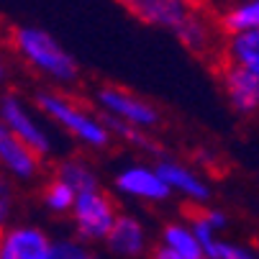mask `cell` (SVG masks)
Listing matches in <instances>:
<instances>
[{"label":"cell","mask_w":259,"mask_h":259,"mask_svg":"<svg viewBox=\"0 0 259 259\" xmlns=\"http://www.w3.org/2000/svg\"><path fill=\"white\" fill-rule=\"evenodd\" d=\"M13 52L39 75L57 85H75L80 80V64L54 36L39 26H16L11 31Z\"/></svg>","instance_id":"cell-1"},{"label":"cell","mask_w":259,"mask_h":259,"mask_svg":"<svg viewBox=\"0 0 259 259\" xmlns=\"http://www.w3.org/2000/svg\"><path fill=\"white\" fill-rule=\"evenodd\" d=\"M33 105H36L39 113L52 118L62 131H67L75 141H80L85 149L103 152V149L110 146L113 134H110L108 126L103 123L100 113L80 105L77 100L67 98L64 93H57V90H49V88H39L33 93Z\"/></svg>","instance_id":"cell-2"},{"label":"cell","mask_w":259,"mask_h":259,"mask_svg":"<svg viewBox=\"0 0 259 259\" xmlns=\"http://www.w3.org/2000/svg\"><path fill=\"white\" fill-rule=\"evenodd\" d=\"M0 118H3V123L41 159H47L54 152V141H52L47 126L39 121V116H36V105H31L18 93H13V90L0 93Z\"/></svg>","instance_id":"cell-3"},{"label":"cell","mask_w":259,"mask_h":259,"mask_svg":"<svg viewBox=\"0 0 259 259\" xmlns=\"http://www.w3.org/2000/svg\"><path fill=\"white\" fill-rule=\"evenodd\" d=\"M118 208L116 200L110 198L103 188L88 190L77 195V203L72 208V224H75V234L82 244H95L108 239V234L113 231L116 221H118Z\"/></svg>","instance_id":"cell-4"},{"label":"cell","mask_w":259,"mask_h":259,"mask_svg":"<svg viewBox=\"0 0 259 259\" xmlns=\"http://www.w3.org/2000/svg\"><path fill=\"white\" fill-rule=\"evenodd\" d=\"M95 105L100 108L103 116H113L128 126H136L141 131H154L162 123L159 108L152 105L149 100H144L118 85H103L95 90Z\"/></svg>","instance_id":"cell-5"},{"label":"cell","mask_w":259,"mask_h":259,"mask_svg":"<svg viewBox=\"0 0 259 259\" xmlns=\"http://www.w3.org/2000/svg\"><path fill=\"white\" fill-rule=\"evenodd\" d=\"M121 3L141 23L164 28L172 36H177L185 28V23L200 11L195 0H121Z\"/></svg>","instance_id":"cell-6"},{"label":"cell","mask_w":259,"mask_h":259,"mask_svg":"<svg viewBox=\"0 0 259 259\" xmlns=\"http://www.w3.org/2000/svg\"><path fill=\"white\" fill-rule=\"evenodd\" d=\"M0 172L16 182H36L44 175V159L33 154L28 146L0 118Z\"/></svg>","instance_id":"cell-7"},{"label":"cell","mask_w":259,"mask_h":259,"mask_svg":"<svg viewBox=\"0 0 259 259\" xmlns=\"http://www.w3.org/2000/svg\"><path fill=\"white\" fill-rule=\"evenodd\" d=\"M0 259H54V239L33 224H13L0 231Z\"/></svg>","instance_id":"cell-8"},{"label":"cell","mask_w":259,"mask_h":259,"mask_svg":"<svg viewBox=\"0 0 259 259\" xmlns=\"http://www.w3.org/2000/svg\"><path fill=\"white\" fill-rule=\"evenodd\" d=\"M113 188L121 195L144 203H164L172 198L169 185L162 180L154 164H128L118 169V175L113 177Z\"/></svg>","instance_id":"cell-9"},{"label":"cell","mask_w":259,"mask_h":259,"mask_svg":"<svg viewBox=\"0 0 259 259\" xmlns=\"http://www.w3.org/2000/svg\"><path fill=\"white\" fill-rule=\"evenodd\" d=\"M221 88H224V95L229 100V105L234 108V113L251 118L259 116V77H254L251 72L221 62Z\"/></svg>","instance_id":"cell-10"},{"label":"cell","mask_w":259,"mask_h":259,"mask_svg":"<svg viewBox=\"0 0 259 259\" xmlns=\"http://www.w3.org/2000/svg\"><path fill=\"white\" fill-rule=\"evenodd\" d=\"M157 172L162 175V180L169 185V190L182 195V198H188L190 203H208L210 200V188H208V182L188 164H182L172 157H162L154 162Z\"/></svg>","instance_id":"cell-11"},{"label":"cell","mask_w":259,"mask_h":259,"mask_svg":"<svg viewBox=\"0 0 259 259\" xmlns=\"http://www.w3.org/2000/svg\"><path fill=\"white\" fill-rule=\"evenodd\" d=\"M146 244H149V239H146V229L144 224L131 215V213H121L113 231L108 234L105 239V246L110 254L116 256H123V259H136L146 251Z\"/></svg>","instance_id":"cell-12"},{"label":"cell","mask_w":259,"mask_h":259,"mask_svg":"<svg viewBox=\"0 0 259 259\" xmlns=\"http://www.w3.org/2000/svg\"><path fill=\"white\" fill-rule=\"evenodd\" d=\"M221 62L236 64L259 77V31L226 36L221 44Z\"/></svg>","instance_id":"cell-13"},{"label":"cell","mask_w":259,"mask_h":259,"mask_svg":"<svg viewBox=\"0 0 259 259\" xmlns=\"http://www.w3.org/2000/svg\"><path fill=\"white\" fill-rule=\"evenodd\" d=\"M218 31L226 36L259 31V0H234L218 16Z\"/></svg>","instance_id":"cell-14"},{"label":"cell","mask_w":259,"mask_h":259,"mask_svg":"<svg viewBox=\"0 0 259 259\" xmlns=\"http://www.w3.org/2000/svg\"><path fill=\"white\" fill-rule=\"evenodd\" d=\"M54 177L62 180L64 185H69L77 195L100 188V177L85 157H64V159H59L57 167H54Z\"/></svg>","instance_id":"cell-15"},{"label":"cell","mask_w":259,"mask_h":259,"mask_svg":"<svg viewBox=\"0 0 259 259\" xmlns=\"http://www.w3.org/2000/svg\"><path fill=\"white\" fill-rule=\"evenodd\" d=\"M159 244L177 251L182 259H205V251H203L198 236L193 234L190 224H180V221L164 224L162 234H159Z\"/></svg>","instance_id":"cell-16"},{"label":"cell","mask_w":259,"mask_h":259,"mask_svg":"<svg viewBox=\"0 0 259 259\" xmlns=\"http://www.w3.org/2000/svg\"><path fill=\"white\" fill-rule=\"evenodd\" d=\"M75 203H77V193L72 190L69 185H64L57 177L44 182V188H41V205L49 213H54V215H72Z\"/></svg>","instance_id":"cell-17"},{"label":"cell","mask_w":259,"mask_h":259,"mask_svg":"<svg viewBox=\"0 0 259 259\" xmlns=\"http://www.w3.org/2000/svg\"><path fill=\"white\" fill-rule=\"evenodd\" d=\"M205 259H259V254L249 246H241V244H234V241H224L218 239L213 244V249L205 254Z\"/></svg>","instance_id":"cell-18"},{"label":"cell","mask_w":259,"mask_h":259,"mask_svg":"<svg viewBox=\"0 0 259 259\" xmlns=\"http://www.w3.org/2000/svg\"><path fill=\"white\" fill-rule=\"evenodd\" d=\"M54 259H100V256L93 254L80 239H57Z\"/></svg>","instance_id":"cell-19"},{"label":"cell","mask_w":259,"mask_h":259,"mask_svg":"<svg viewBox=\"0 0 259 259\" xmlns=\"http://www.w3.org/2000/svg\"><path fill=\"white\" fill-rule=\"evenodd\" d=\"M16 210V195H13V188L8 177L0 180V231L6 226H11V215Z\"/></svg>","instance_id":"cell-20"},{"label":"cell","mask_w":259,"mask_h":259,"mask_svg":"<svg viewBox=\"0 0 259 259\" xmlns=\"http://www.w3.org/2000/svg\"><path fill=\"white\" fill-rule=\"evenodd\" d=\"M198 210H200V215L208 221V226H210L215 234H221V231L229 229V215H226V210H221V208H198Z\"/></svg>","instance_id":"cell-21"},{"label":"cell","mask_w":259,"mask_h":259,"mask_svg":"<svg viewBox=\"0 0 259 259\" xmlns=\"http://www.w3.org/2000/svg\"><path fill=\"white\" fill-rule=\"evenodd\" d=\"M152 259H182L177 251H172V249H167V246H162V244H157L154 246V251H152Z\"/></svg>","instance_id":"cell-22"},{"label":"cell","mask_w":259,"mask_h":259,"mask_svg":"<svg viewBox=\"0 0 259 259\" xmlns=\"http://www.w3.org/2000/svg\"><path fill=\"white\" fill-rule=\"evenodd\" d=\"M6 80H8V69H6V64H3V59H0V88L6 85Z\"/></svg>","instance_id":"cell-23"},{"label":"cell","mask_w":259,"mask_h":259,"mask_svg":"<svg viewBox=\"0 0 259 259\" xmlns=\"http://www.w3.org/2000/svg\"><path fill=\"white\" fill-rule=\"evenodd\" d=\"M0 180H3V172H0Z\"/></svg>","instance_id":"cell-24"}]
</instances>
